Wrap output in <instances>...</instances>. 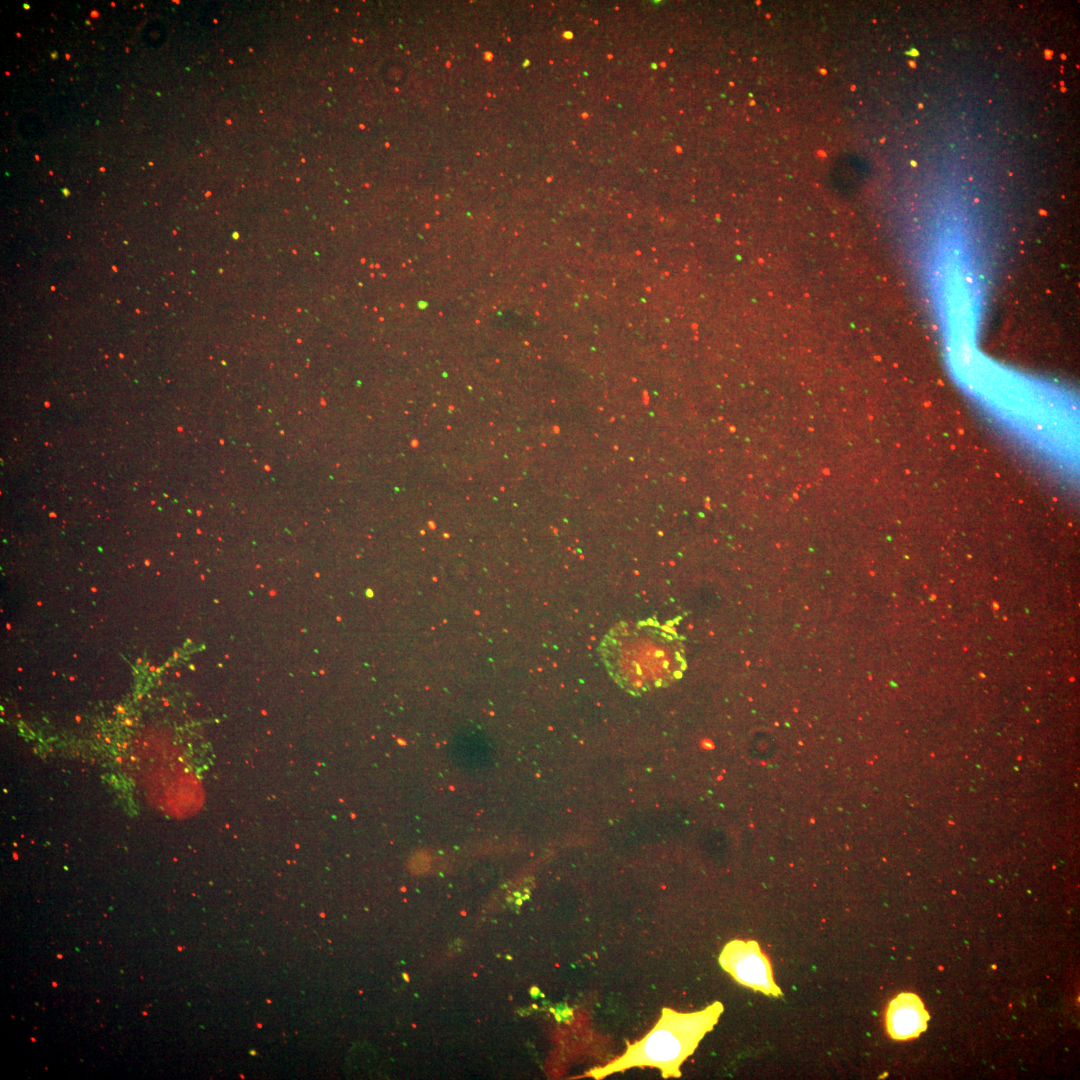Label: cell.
Wrapping results in <instances>:
<instances>
[{
	"mask_svg": "<svg viewBox=\"0 0 1080 1080\" xmlns=\"http://www.w3.org/2000/svg\"><path fill=\"white\" fill-rule=\"evenodd\" d=\"M929 1019L921 998L914 993L903 992L892 999L887 1007L886 1030L894 1040H911L926 1030Z\"/></svg>",
	"mask_w": 1080,
	"mask_h": 1080,
	"instance_id": "obj_4",
	"label": "cell"
},
{
	"mask_svg": "<svg viewBox=\"0 0 1080 1080\" xmlns=\"http://www.w3.org/2000/svg\"><path fill=\"white\" fill-rule=\"evenodd\" d=\"M723 1012L720 1002L696 1012L664 1008L658 1022L640 1040L608 1064L593 1068L586 1076L602 1079L630 1068L651 1067L662 1077H680L682 1063L695 1051L702 1038L713 1029Z\"/></svg>",
	"mask_w": 1080,
	"mask_h": 1080,
	"instance_id": "obj_2",
	"label": "cell"
},
{
	"mask_svg": "<svg viewBox=\"0 0 1080 1080\" xmlns=\"http://www.w3.org/2000/svg\"><path fill=\"white\" fill-rule=\"evenodd\" d=\"M599 652L614 682L635 696L669 686L686 668L681 637L651 619L617 623L602 638Z\"/></svg>",
	"mask_w": 1080,
	"mask_h": 1080,
	"instance_id": "obj_1",
	"label": "cell"
},
{
	"mask_svg": "<svg viewBox=\"0 0 1080 1080\" xmlns=\"http://www.w3.org/2000/svg\"><path fill=\"white\" fill-rule=\"evenodd\" d=\"M719 963L739 984L765 995H782L770 962L756 941H730L720 953Z\"/></svg>",
	"mask_w": 1080,
	"mask_h": 1080,
	"instance_id": "obj_3",
	"label": "cell"
}]
</instances>
